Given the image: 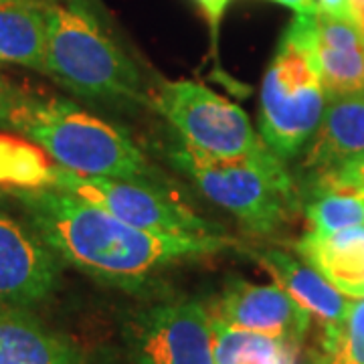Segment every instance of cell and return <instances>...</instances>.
I'll list each match as a JSON object with an SVG mask.
<instances>
[{"mask_svg":"<svg viewBox=\"0 0 364 364\" xmlns=\"http://www.w3.org/2000/svg\"><path fill=\"white\" fill-rule=\"evenodd\" d=\"M31 227L57 257L104 284L140 291L170 265L235 245L219 237H170L136 229L104 208L61 188L16 191Z\"/></svg>","mask_w":364,"mask_h":364,"instance_id":"6da1fadb","label":"cell"},{"mask_svg":"<svg viewBox=\"0 0 364 364\" xmlns=\"http://www.w3.org/2000/svg\"><path fill=\"white\" fill-rule=\"evenodd\" d=\"M9 128L39 144L57 166L75 174L146 182L156 176L126 132L61 97L28 93Z\"/></svg>","mask_w":364,"mask_h":364,"instance_id":"7a4b0ae2","label":"cell"},{"mask_svg":"<svg viewBox=\"0 0 364 364\" xmlns=\"http://www.w3.org/2000/svg\"><path fill=\"white\" fill-rule=\"evenodd\" d=\"M45 75L85 100H144L138 67L85 4L47 6Z\"/></svg>","mask_w":364,"mask_h":364,"instance_id":"3957f363","label":"cell"},{"mask_svg":"<svg viewBox=\"0 0 364 364\" xmlns=\"http://www.w3.org/2000/svg\"><path fill=\"white\" fill-rule=\"evenodd\" d=\"M170 164L215 205L253 233H273L296 205V186L279 158H221L178 138L166 150Z\"/></svg>","mask_w":364,"mask_h":364,"instance_id":"277c9868","label":"cell"},{"mask_svg":"<svg viewBox=\"0 0 364 364\" xmlns=\"http://www.w3.org/2000/svg\"><path fill=\"white\" fill-rule=\"evenodd\" d=\"M328 105L324 85L308 51L284 33L259 95V136L284 162L312 140Z\"/></svg>","mask_w":364,"mask_h":364,"instance_id":"5b68a950","label":"cell"},{"mask_svg":"<svg viewBox=\"0 0 364 364\" xmlns=\"http://www.w3.org/2000/svg\"><path fill=\"white\" fill-rule=\"evenodd\" d=\"M152 104L182 140L200 152L221 158H277L239 105L198 81H160Z\"/></svg>","mask_w":364,"mask_h":364,"instance_id":"8992f818","label":"cell"},{"mask_svg":"<svg viewBox=\"0 0 364 364\" xmlns=\"http://www.w3.org/2000/svg\"><path fill=\"white\" fill-rule=\"evenodd\" d=\"M53 186L104 208L119 221L148 233L188 239L227 235L221 225L203 219L193 208L146 181L85 176L57 166Z\"/></svg>","mask_w":364,"mask_h":364,"instance_id":"52a82bcc","label":"cell"},{"mask_svg":"<svg viewBox=\"0 0 364 364\" xmlns=\"http://www.w3.org/2000/svg\"><path fill=\"white\" fill-rule=\"evenodd\" d=\"M126 344L134 364H215L210 314L196 299H170L136 312Z\"/></svg>","mask_w":364,"mask_h":364,"instance_id":"ba28073f","label":"cell"},{"mask_svg":"<svg viewBox=\"0 0 364 364\" xmlns=\"http://www.w3.org/2000/svg\"><path fill=\"white\" fill-rule=\"evenodd\" d=\"M286 33L308 51L328 100L364 93V39L346 18L296 14Z\"/></svg>","mask_w":364,"mask_h":364,"instance_id":"9c48e42d","label":"cell"},{"mask_svg":"<svg viewBox=\"0 0 364 364\" xmlns=\"http://www.w3.org/2000/svg\"><path fill=\"white\" fill-rule=\"evenodd\" d=\"M33 227L0 210V304L28 308L47 299L59 284V263Z\"/></svg>","mask_w":364,"mask_h":364,"instance_id":"30bf717a","label":"cell"},{"mask_svg":"<svg viewBox=\"0 0 364 364\" xmlns=\"http://www.w3.org/2000/svg\"><path fill=\"white\" fill-rule=\"evenodd\" d=\"M208 314L223 324L294 344H301L312 326V318L282 287L257 286L245 279L225 286Z\"/></svg>","mask_w":364,"mask_h":364,"instance_id":"8fae6325","label":"cell"},{"mask_svg":"<svg viewBox=\"0 0 364 364\" xmlns=\"http://www.w3.org/2000/svg\"><path fill=\"white\" fill-rule=\"evenodd\" d=\"M364 154V93L328 100L322 122L306 144L301 172L310 178L336 172Z\"/></svg>","mask_w":364,"mask_h":364,"instance_id":"7c38bea8","label":"cell"},{"mask_svg":"<svg viewBox=\"0 0 364 364\" xmlns=\"http://www.w3.org/2000/svg\"><path fill=\"white\" fill-rule=\"evenodd\" d=\"M255 259L289 298L320 326L334 324L348 312L350 298L340 294L308 261H299L277 249L255 253Z\"/></svg>","mask_w":364,"mask_h":364,"instance_id":"4fadbf2b","label":"cell"},{"mask_svg":"<svg viewBox=\"0 0 364 364\" xmlns=\"http://www.w3.org/2000/svg\"><path fill=\"white\" fill-rule=\"evenodd\" d=\"M0 364H83L79 350L26 308L0 304Z\"/></svg>","mask_w":364,"mask_h":364,"instance_id":"5bb4252c","label":"cell"},{"mask_svg":"<svg viewBox=\"0 0 364 364\" xmlns=\"http://www.w3.org/2000/svg\"><path fill=\"white\" fill-rule=\"evenodd\" d=\"M296 249L340 294L350 299L364 298V227L328 235L308 231Z\"/></svg>","mask_w":364,"mask_h":364,"instance_id":"9a60e30c","label":"cell"},{"mask_svg":"<svg viewBox=\"0 0 364 364\" xmlns=\"http://www.w3.org/2000/svg\"><path fill=\"white\" fill-rule=\"evenodd\" d=\"M306 219L314 233L364 227V184L328 172L308 181Z\"/></svg>","mask_w":364,"mask_h":364,"instance_id":"2e32d148","label":"cell"},{"mask_svg":"<svg viewBox=\"0 0 364 364\" xmlns=\"http://www.w3.org/2000/svg\"><path fill=\"white\" fill-rule=\"evenodd\" d=\"M47 2L0 4V63L45 73Z\"/></svg>","mask_w":364,"mask_h":364,"instance_id":"e0dca14e","label":"cell"},{"mask_svg":"<svg viewBox=\"0 0 364 364\" xmlns=\"http://www.w3.org/2000/svg\"><path fill=\"white\" fill-rule=\"evenodd\" d=\"M215 364H299L301 344L269 338L213 320Z\"/></svg>","mask_w":364,"mask_h":364,"instance_id":"ac0fdd59","label":"cell"},{"mask_svg":"<svg viewBox=\"0 0 364 364\" xmlns=\"http://www.w3.org/2000/svg\"><path fill=\"white\" fill-rule=\"evenodd\" d=\"M39 144L0 132V191H41L53 186L57 164Z\"/></svg>","mask_w":364,"mask_h":364,"instance_id":"d6986e66","label":"cell"},{"mask_svg":"<svg viewBox=\"0 0 364 364\" xmlns=\"http://www.w3.org/2000/svg\"><path fill=\"white\" fill-rule=\"evenodd\" d=\"M314 364H364V298L352 299L342 320L322 326Z\"/></svg>","mask_w":364,"mask_h":364,"instance_id":"ffe728a7","label":"cell"},{"mask_svg":"<svg viewBox=\"0 0 364 364\" xmlns=\"http://www.w3.org/2000/svg\"><path fill=\"white\" fill-rule=\"evenodd\" d=\"M26 95V91L18 90L11 79L0 73V128H9L11 117L25 102Z\"/></svg>","mask_w":364,"mask_h":364,"instance_id":"44dd1931","label":"cell"},{"mask_svg":"<svg viewBox=\"0 0 364 364\" xmlns=\"http://www.w3.org/2000/svg\"><path fill=\"white\" fill-rule=\"evenodd\" d=\"M231 0H196V4L200 6V11L205 13L208 21V26L213 31V41L217 39V31H219V25H221L223 16H225V11L229 6Z\"/></svg>","mask_w":364,"mask_h":364,"instance_id":"7402d4cb","label":"cell"},{"mask_svg":"<svg viewBox=\"0 0 364 364\" xmlns=\"http://www.w3.org/2000/svg\"><path fill=\"white\" fill-rule=\"evenodd\" d=\"M344 18L350 23L364 39V0H348Z\"/></svg>","mask_w":364,"mask_h":364,"instance_id":"603a6c76","label":"cell"},{"mask_svg":"<svg viewBox=\"0 0 364 364\" xmlns=\"http://www.w3.org/2000/svg\"><path fill=\"white\" fill-rule=\"evenodd\" d=\"M336 174H340V176L346 178V181L364 184V154L350 160L348 164H344L342 168L336 170Z\"/></svg>","mask_w":364,"mask_h":364,"instance_id":"cb8c5ba5","label":"cell"},{"mask_svg":"<svg viewBox=\"0 0 364 364\" xmlns=\"http://www.w3.org/2000/svg\"><path fill=\"white\" fill-rule=\"evenodd\" d=\"M346 2H348V0H314L316 13L330 14V16H340V18H344Z\"/></svg>","mask_w":364,"mask_h":364,"instance_id":"d4e9b609","label":"cell"},{"mask_svg":"<svg viewBox=\"0 0 364 364\" xmlns=\"http://www.w3.org/2000/svg\"><path fill=\"white\" fill-rule=\"evenodd\" d=\"M272 2H277V4H282V6H287V9L296 11V14L316 13L314 0H272Z\"/></svg>","mask_w":364,"mask_h":364,"instance_id":"484cf974","label":"cell"},{"mask_svg":"<svg viewBox=\"0 0 364 364\" xmlns=\"http://www.w3.org/2000/svg\"><path fill=\"white\" fill-rule=\"evenodd\" d=\"M43 2H47V4H85V6L91 4V0H43Z\"/></svg>","mask_w":364,"mask_h":364,"instance_id":"4316f807","label":"cell"},{"mask_svg":"<svg viewBox=\"0 0 364 364\" xmlns=\"http://www.w3.org/2000/svg\"><path fill=\"white\" fill-rule=\"evenodd\" d=\"M11 2H43V0H0V4H11Z\"/></svg>","mask_w":364,"mask_h":364,"instance_id":"83f0119b","label":"cell"}]
</instances>
